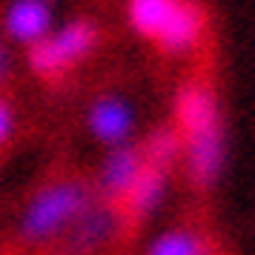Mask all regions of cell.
<instances>
[{"instance_id":"6da1fadb","label":"cell","mask_w":255,"mask_h":255,"mask_svg":"<svg viewBox=\"0 0 255 255\" xmlns=\"http://www.w3.org/2000/svg\"><path fill=\"white\" fill-rule=\"evenodd\" d=\"M175 127L184 140L186 178L195 189L218 184L227 161L218 101L207 83H184L175 95Z\"/></svg>"},{"instance_id":"7a4b0ae2","label":"cell","mask_w":255,"mask_h":255,"mask_svg":"<svg viewBox=\"0 0 255 255\" xmlns=\"http://www.w3.org/2000/svg\"><path fill=\"white\" fill-rule=\"evenodd\" d=\"M129 26L166 55H186L201 43L207 17L192 0H129Z\"/></svg>"},{"instance_id":"3957f363","label":"cell","mask_w":255,"mask_h":255,"mask_svg":"<svg viewBox=\"0 0 255 255\" xmlns=\"http://www.w3.org/2000/svg\"><path fill=\"white\" fill-rule=\"evenodd\" d=\"M95 201L89 184H83L78 178L55 181L46 184L29 204L23 215L17 221V238L29 247L58 241L60 235H66L75 218Z\"/></svg>"},{"instance_id":"277c9868","label":"cell","mask_w":255,"mask_h":255,"mask_svg":"<svg viewBox=\"0 0 255 255\" xmlns=\"http://www.w3.org/2000/svg\"><path fill=\"white\" fill-rule=\"evenodd\" d=\"M98 46V29L89 20H72L60 26L58 32H49L37 43L29 46V69L40 78H52L66 72L72 63L83 60Z\"/></svg>"},{"instance_id":"5b68a950","label":"cell","mask_w":255,"mask_h":255,"mask_svg":"<svg viewBox=\"0 0 255 255\" xmlns=\"http://www.w3.org/2000/svg\"><path fill=\"white\" fill-rule=\"evenodd\" d=\"M118 221H121V212L115 209L112 201H106V204H95L92 201L69 227V238L63 244L60 255L98 253L104 244L112 241V235L118 232Z\"/></svg>"},{"instance_id":"8992f818","label":"cell","mask_w":255,"mask_h":255,"mask_svg":"<svg viewBox=\"0 0 255 255\" xmlns=\"http://www.w3.org/2000/svg\"><path fill=\"white\" fill-rule=\"evenodd\" d=\"M143 152L140 146H132L129 140L124 143H115L109 155H106L104 166H101V175H98V189L106 201H124V195L129 192V186L135 184V178L143 169Z\"/></svg>"},{"instance_id":"52a82bcc","label":"cell","mask_w":255,"mask_h":255,"mask_svg":"<svg viewBox=\"0 0 255 255\" xmlns=\"http://www.w3.org/2000/svg\"><path fill=\"white\" fill-rule=\"evenodd\" d=\"M52 6L49 0H12L3 14V32L9 40L32 46L52 32Z\"/></svg>"},{"instance_id":"ba28073f","label":"cell","mask_w":255,"mask_h":255,"mask_svg":"<svg viewBox=\"0 0 255 255\" xmlns=\"http://www.w3.org/2000/svg\"><path fill=\"white\" fill-rule=\"evenodd\" d=\"M132 127H135L132 106L124 104L121 98H101L89 109V129H92V135L98 140L109 143V146L129 140Z\"/></svg>"},{"instance_id":"9c48e42d","label":"cell","mask_w":255,"mask_h":255,"mask_svg":"<svg viewBox=\"0 0 255 255\" xmlns=\"http://www.w3.org/2000/svg\"><path fill=\"white\" fill-rule=\"evenodd\" d=\"M166 175H169L166 169L143 163L135 184L129 186V192L121 201L129 221H146L149 215H155V209L161 207L163 195H166Z\"/></svg>"},{"instance_id":"30bf717a","label":"cell","mask_w":255,"mask_h":255,"mask_svg":"<svg viewBox=\"0 0 255 255\" xmlns=\"http://www.w3.org/2000/svg\"><path fill=\"white\" fill-rule=\"evenodd\" d=\"M143 152V161L149 163V166H158V169H172L175 163L181 161V155H184V140H181V132L178 127H161L155 129L146 143L140 146Z\"/></svg>"},{"instance_id":"8fae6325","label":"cell","mask_w":255,"mask_h":255,"mask_svg":"<svg viewBox=\"0 0 255 255\" xmlns=\"http://www.w3.org/2000/svg\"><path fill=\"white\" fill-rule=\"evenodd\" d=\"M146 255H212L209 244L189 230H172L158 235L146 247Z\"/></svg>"},{"instance_id":"7c38bea8","label":"cell","mask_w":255,"mask_h":255,"mask_svg":"<svg viewBox=\"0 0 255 255\" xmlns=\"http://www.w3.org/2000/svg\"><path fill=\"white\" fill-rule=\"evenodd\" d=\"M12 129H14V112H12V106L0 98V143L9 140Z\"/></svg>"},{"instance_id":"4fadbf2b","label":"cell","mask_w":255,"mask_h":255,"mask_svg":"<svg viewBox=\"0 0 255 255\" xmlns=\"http://www.w3.org/2000/svg\"><path fill=\"white\" fill-rule=\"evenodd\" d=\"M9 75V52H6V46L0 43V81Z\"/></svg>"}]
</instances>
